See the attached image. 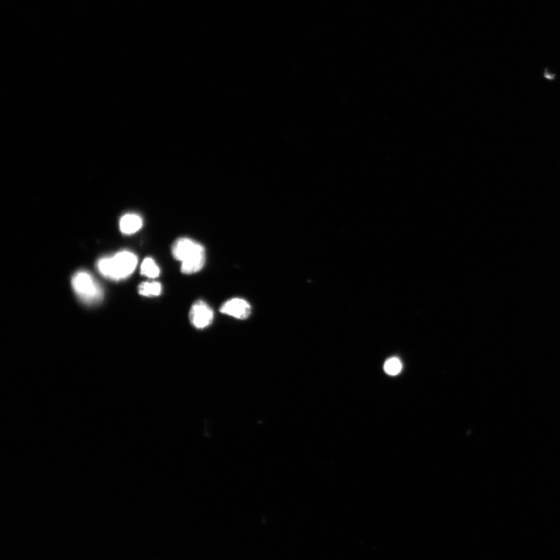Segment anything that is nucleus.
<instances>
[{"mask_svg": "<svg viewBox=\"0 0 560 560\" xmlns=\"http://www.w3.org/2000/svg\"><path fill=\"white\" fill-rule=\"evenodd\" d=\"M120 230L124 234H132L137 232L143 227L141 217L136 215H127L120 220Z\"/></svg>", "mask_w": 560, "mask_h": 560, "instance_id": "423d86ee", "label": "nucleus"}, {"mask_svg": "<svg viewBox=\"0 0 560 560\" xmlns=\"http://www.w3.org/2000/svg\"><path fill=\"white\" fill-rule=\"evenodd\" d=\"M402 365L401 361L396 358H390L388 359L385 364V371L389 375H397L402 371Z\"/></svg>", "mask_w": 560, "mask_h": 560, "instance_id": "1a4fd4ad", "label": "nucleus"}, {"mask_svg": "<svg viewBox=\"0 0 560 560\" xmlns=\"http://www.w3.org/2000/svg\"><path fill=\"white\" fill-rule=\"evenodd\" d=\"M72 286L77 296L87 304L96 303L102 298L101 287L87 272H77L72 279Z\"/></svg>", "mask_w": 560, "mask_h": 560, "instance_id": "7ed1b4c3", "label": "nucleus"}, {"mask_svg": "<svg viewBox=\"0 0 560 560\" xmlns=\"http://www.w3.org/2000/svg\"><path fill=\"white\" fill-rule=\"evenodd\" d=\"M250 312H252V307L248 302L241 298H233L227 300L220 308L221 313L241 320L248 319Z\"/></svg>", "mask_w": 560, "mask_h": 560, "instance_id": "39448f33", "label": "nucleus"}, {"mask_svg": "<svg viewBox=\"0 0 560 560\" xmlns=\"http://www.w3.org/2000/svg\"><path fill=\"white\" fill-rule=\"evenodd\" d=\"M139 293L144 297H157L162 291V286L158 282H146L139 286Z\"/></svg>", "mask_w": 560, "mask_h": 560, "instance_id": "0eeeda50", "label": "nucleus"}, {"mask_svg": "<svg viewBox=\"0 0 560 560\" xmlns=\"http://www.w3.org/2000/svg\"><path fill=\"white\" fill-rule=\"evenodd\" d=\"M160 270L158 265L151 257H146L141 265V274L151 279L158 278Z\"/></svg>", "mask_w": 560, "mask_h": 560, "instance_id": "6e6552de", "label": "nucleus"}, {"mask_svg": "<svg viewBox=\"0 0 560 560\" xmlns=\"http://www.w3.org/2000/svg\"><path fill=\"white\" fill-rule=\"evenodd\" d=\"M137 265V257L129 250H121L113 257H103L98 262L102 276L113 280L129 277Z\"/></svg>", "mask_w": 560, "mask_h": 560, "instance_id": "f03ea898", "label": "nucleus"}, {"mask_svg": "<svg viewBox=\"0 0 560 560\" xmlns=\"http://www.w3.org/2000/svg\"><path fill=\"white\" fill-rule=\"evenodd\" d=\"M215 318L212 308L203 300H198L191 306L189 319L195 328L203 329L210 326Z\"/></svg>", "mask_w": 560, "mask_h": 560, "instance_id": "20e7f679", "label": "nucleus"}, {"mask_svg": "<svg viewBox=\"0 0 560 560\" xmlns=\"http://www.w3.org/2000/svg\"><path fill=\"white\" fill-rule=\"evenodd\" d=\"M172 255L182 262L181 271L184 274H193L200 272L205 263V248L193 239L182 238L172 246Z\"/></svg>", "mask_w": 560, "mask_h": 560, "instance_id": "f257e3e1", "label": "nucleus"}]
</instances>
